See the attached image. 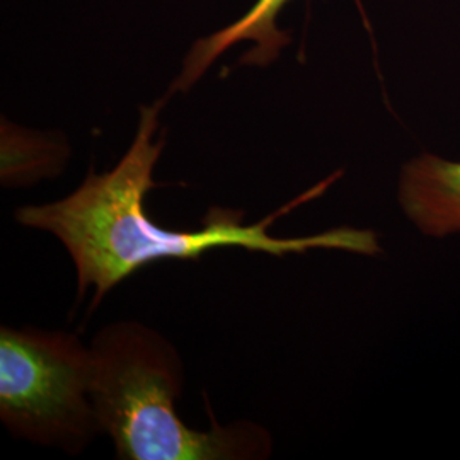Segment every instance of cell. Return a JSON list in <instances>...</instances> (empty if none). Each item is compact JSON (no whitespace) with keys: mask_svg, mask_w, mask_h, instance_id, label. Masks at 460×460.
<instances>
[{"mask_svg":"<svg viewBox=\"0 0 460 460\" xmlns=\"http://www.w3.org/2000/svg\"><path fill=\"white\" fill-rule=\"evenodd\" d=\"M165 99L140 110L138 130L118 164L102 174L91 171L68 197L47 205L17 208L21 226L53 234L70 252L79 279V300L93 285L96 309L113 287L140 268L164 260H199L222 247H243L270 256L304 254L311 249H340L363 256L380 252L372 230L338 227L307 237H275L270 227L298 205L323 195L334 178L279 207L263 220L246 226L244 212L212 208L201 229H163L148 218L146 198L155 188L154 169L164 138L155 140Z\"/></svg>","mask_w":460,"mask_h":460,"instance_id":"6da1fadb","label":"cell"},{"mask_svg":"<svg viewBox=\"0 0 460 460\" xmlns=\"http://www.w3.org/2000/svg\"><path fill=\"white\" fill-rule=\"evenodd\" d=\"M91 399L101 431L121 460L266 459L273 440L252 421L208 431L188 427L174 408L184 368L164 336L137 321L101 329L91 345Z\"/></svg>","mask_w":460,"mask_h":460,"instance_id":"7a4b0ae2","label":"cell"},{"mask_svg":"<svg viewBox=\"0 0 460 460\" xmlns=\"http://www.w3.org/2000/svg\"><path fill=\"white\" fill-rule=\"evenodd\" d=\"M91 346L75 334L0 329V418L19 438L79 454L101 433Z\"/></svg>","mask_w":460,"mask_h":460,"instance_id":"3957f363","label":"cell"},{"mask_svg":"<svg viewBox=\"0 0 460 460\" xmlns=\"http://www.w3.org/2000/svg\"><path fill=\"white\" fill-rule=\"evenodd\" d=\"M402 214L423 235L460 234V161L421 154L402 165L397 182Z\"/></svg>","mask_w":460,"mask_h":460,"instance_id":"277c9868","label":"cell"},{"mask_svg":"<svg viewBox=\"0 0 460 460\" xmlns=\"http://www.w3.org/2000/svg\"><path fill=\"white\" fill-rule=\"evenodd\" d=\"M290 0H256V4L234 24L217 33L198 40L184 58L181 74L171 85V94L190 91L203 77L208 66L230 47L239 41H251L254 49L247 53L241 64L264 66L271 64L290 41L279 30L277 19Z\"/></svg>","mask_w":460,"mask_h":460,"instance_id":"5b68a950","label":"cell"},{"mask_svg":"<svg viewBox=\"0 0 460 460\" xmlns=\"http://www.w3.org/2000/svg\"><path fill=\"white\" fill-rule=\"evenodd\" d=\"M68 150L62 144L28 135L14 125L2 127V182L4 186H26L41 178L55 176L64 169Z\"/></svg>","mask_w":460,"mask_h":460,"instance_id":"8992f818","label":"cell"}]
</instances>
